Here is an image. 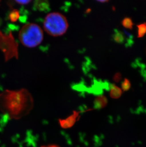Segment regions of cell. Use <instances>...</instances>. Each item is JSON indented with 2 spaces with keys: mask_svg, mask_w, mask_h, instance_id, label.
<instances>
[{
  "mask_svg": "<svg viewBox=\"0 0 146 147\" xmlns=\"http://www.w3.org/2000/svg\"><path fill=\"white\" fill-rule=\"evenodd\" d=\"M33 104L32 97L27 89L7 90L0 93V110L12 117L29 111Z\"/></svg>",
  "mask_w": 146,
  "mask_h": 147,
  "instance_id": "1",
  "label": "cell"
},
{
  "mask_svg": "<svg viewBox=\"0 0 146 147\" xmlns=\"http://www.w3.org/2000/svg\"><path fill=\"white\" fill-rule=\"evenodd\" d=\"M43 27L48 34L54 36H62L68 28L66 17L60 13L54 12L48 13L44 21Z\"/></svg>",
  "mask_w": 146,
  "mask_h": 147,
  "instance_id": "2",
  "label": "cell"
},
{
  "mask_svg": "<svg viewBox=\"0 0 146 147\" xmlns=\"http://www.w3.org/2000/svg\"><path fill=\"white\" fill-rule=\"evenodd\" d=\"M19 38L21 43L25 47H35L40 45L43 40V31L36 24H27L20 30Z\"/></svg>",
  "mask_w": 146,
  "mask_h": 147,
  "instance_id": "3",
  "label": "cell"
},
{
  "mask_svg": "<svg viewBox=\"0 0 146 147\" xmlns=\"http://www.w3.org/2000/svg\"><path fill=\"white\" fill-rule=\"evenodd\" d=\"M18 46L11 32L9 34L0 32V49L4 53L6 61L13 58H18Z\"/></svg>",
  "mask_w": 146,
  "mask_h": 147,
  "instance_id": "4",
  "label": "cell"
},
{
  "mask_svg": "<svg viewBox=\"0 0 146 147\" xmlns=\"http://www.w3.org/2000/svg\"><path fill=\"white\" fill-rule=\"evenodd\" d=\"M113 39L115 42H116L118 43H120V44L124 43L126 41V37L124 36V33L121 31L117 29L115 30V33L113 34Z\"/></svg>",
  "mask_w": 146,
  "mask_h": 147,
  "instance_id": "5",
  "label": "cell"
},
{
  "mask_svg": "<svg viewBox=\"0 0 146 147\" xmlns=\"http://www.w3.org/2000/svg\"><path fill=\"white\" fill-rule=\"evenodd\" d=\"M111 89L110 96L113 98H117L120 97L122 94V90L120 88L117 87L115 85L111 84L110 85Z\"/></svg>",
  "mask_w": 146,
  "mask_h": 147,
  "instance_id": "6",
  "label": "cell"
},
{
  "mask_svg": "<svg viewBox=\"0 0 146 147\" xmlns=\"http://www.w3.org/2000/svg\"><path fill=\"white\" fill-rule=\"evenodd\" d=\"M35 8L40 11H47L50 7V3L47 1H35Z\"/></svg>",
  "mask_w": 146,
  "mask_h": 147,
  "instance_id": "7",
  "label": "cell"
},
{
  "mask_svg": "<svg viewBox=\"0 0 146 147\" xmlns=\"http://www.w3.org/2000/svg\"><path fill=\"white\" fill-rule=\"evenodd\" d=\"M138 28V38L143 37L146 33V22H143L137 26Z\"/></svg>",
  "mask_w": 146,
  "mask_h": 147,
  "instance_id": "8",
  "label": "cell"
},
{
  "mask_svg": "<svg viewBox=\"0 0 146 147\" xmlns=\"http://www.w3.org/2000/svg\"><path fill=\"white\" fill-rule=\"evenodd\" d=\"M121 24L125 28L131 30H132L134 24L131 18L130 17L124 18L121 22Z\"/></svg>",
  "mask_w": 146,
  "mask_h": 147,
  "instance_id": "9",
  "label": "cell"
},
{
  "mask_svg": "<svg viewBox=\"0 0 146 147\" xmlns=\"http://www.w3.org/2000/svg\"><path fill=\"white\" fill-rule=\"evenodd\" d=\"M19 11L18 10L14 9L10 13L9 16V19L11 22H16L19 19Z\"/></svg>",
  "mask_w": 146,
  "mask_h": 147,
  "instance_id": "10",
  "label": "cell"
},
{
  "mask_svg": "<svg viewBox=\"0 0 146 147\" xmlns=\"http://www.w3.org/2000/svg\"><path fill=\"white\" fill-rule=\"evenodd\" d=\"M131 87V84L130 82V80L127 78L124 79V81L121 83V88L123 90L124 92L128 91L130 90Z\"/></svg>",
  "mask_w": 146,
  "mask_h": 147,
  "instance_id": "11",
  "label": "cell"
},
{
  "mask_svg": "<svg viewBox=\"0 0 146 147\" xmlns=\"http://www.w3.org/2000/svg\"><path fill=\"white\" fill-rule=\"evenodd\" d=\"M121 79H122V75L120 72H117L116 74H115L113 77V81L116 82H120L121 81Z\"/></svg>",
  "mask_w": 146,
  "mask_h": 147,
  "instance_id": "12",
  "label": "cell"
},
{
  "mask_svg": "<svg viewBox=\"0 0 146 147\" xmlns=\"http://www.w3.org/2000/svg\"><path fill=\"white\" fill-rule=\"evenodd\" d=\"M15 2L18 3V4L21 5H26L31 2V1H16Z\"/></svg>",
  "mask_w": 146,
  "mask_h": 147,
  "instance_id": "13",
  "label": "cell"
},
{
  "mask_svg": "<svg viewBox=\"0 0 146 147\" xmlns=\"http://www.w3.org/2000/svg\"><path fill=\"white\" fill-rule=\"evenodd\" d=\"M41 147H60L57 145L50 144L47 145H43Z\"/></svg>",
  "mask_w": 146,
  "mask_h": 147,
  "instance_id": "14",
  "label": "cell"
},
{
  "mask_svg": "<svg viewBox=\"0 0 146 147\" xmlns=\"http://www.w3.org/2000/svg\"><path fill=\"white\" fill-rule=\"evenodd\" d=\"M98 1L100 3H107L108 2V1Z\"/></svg>",
  "mask_w": 146,
  "mask_h": 147,
  "instance_id": "15",
  "label": "cell"
}]
</instances>
